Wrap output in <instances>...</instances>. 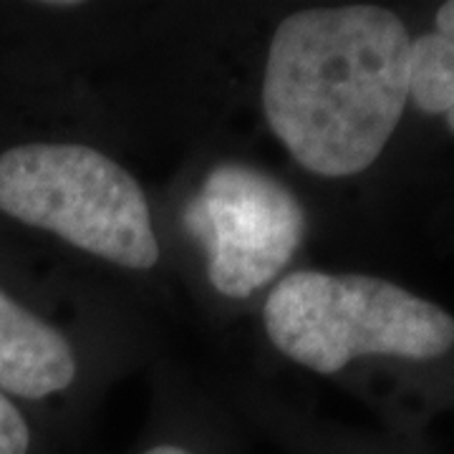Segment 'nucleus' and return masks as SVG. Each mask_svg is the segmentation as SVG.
I'll return each instance as SVG.
<instances>
[{
  "mask_svg": "<svg viewBox=\"0 0 454 454\" xmlns=\"http://www.w3.org/2000/svg\"><path fill=\"white\" fill-rule=\"evenodd\" d=\"M409 31L389 8L295 11L273 33L262 109L278 142L318 177L369 169L409 101Z\"/></svg>",
  "mask_w": 454,
  "mask_h": 454,
  "instance_id": "nucleus-1",
  "label": "nucleus"
},
{
  "mask_svg": "<svg viewBox=\"0 0 454 454\" xmlns=\"http://www.w3.org/2000/svg\"><path fill=\"white\" fill-rule=\"evenodd\" d=\"M31 452V427L18 406L0 391V454Z\"/></svg>",
  "mask_w": 454,
  "mask_h": 454,
  "instance_id": "nucleus-7",
  "label": "nucleus"
},
{
  "mask_svg": "<svg viewBox=\"0 0 454 454\" xmlns=\"http://www.w3.org/2000/svg\"><path fill=\"white\" fill-rule=\"evenodd\" d=\"M187 223L210 253L212 286L227 298H245L273 280L306 230L291 190L243 164L212 172L187 212Z\"/></svg>",
  "mask_w": 454,
  "mask_h": 454,
  "instance_id": "nucleus-4",
  "label": "nucleus"
},
{
  "mask_svg": "<svg viewBox=\"0 0 454 454\" xmlns=\"http://www.w3.org/2000/svg\"><path fill=\"white\" fill-rule=\"evenodd\" d=\"M76 379L71 343L0 291V391L43 399Z\"/></svg>",
  "mask_w": 454,
  "mask_h": 454,
  "instance_id": "nucleus-5",
  "label": "nucleus"
},
{
  "mask_svg": "<svg viewBox=\"0 0 454 454\" xmlns=\"http://www.w3.org/2000/svg\"><path fill=\"white\" fill-rule=\"evenodd\" d=\"M434 23H437L439 35H444L447 41H452L454 43V0L444 3V5H439Z\"/></svg>",
  "mask_w": 454,
  "mask_h": 454,
  "instance_id": "nucleus-8",
  "label": "nucleus"
},
{
  "mask_svg": "<svg viewBox=\"0 0 454 454\" xmlns=\"http://www.w3.org/2000/svg\"><path fill=\"white\" fill-rule=\"evenodd\" d=\"M46 8H76L79 3H68V0H61V3H43Z\"/></svg>",
  "mask_w": 454,
  "mask_h": 454,
  "instance_id": "nucleus-10",
  "label": "nucleus"
},
{
  "mask_svg": "<svg viewBox=\"0 0 454 454\" xmlns=\"http://www.w3.org/2000/svg\"><path fill=\"white\" fill-rule=\"evenodd\" d=\"M409 97L427 114H447L454 106V43L437 31L411 41Z\"/></svg>",
  "mask_w": 454,
  "mask_h": 454,
  "instance_id": "nucleus-6",
  "label": "nucleus"
},
{
  "mask_svg": "<svg viewBox=\"0 0 454 454\" xmlns=\"http://www.w3.org/2000/svg\"><path fill=\"white\" fill-rule=\"evenodd\" d=\"M142 454H197L195 450L184 447V444H177V442H160V444H152L146 447Z\"/></svg>",
  "mask_w": 454,
  "mask_h": 454,
  "instance_id": "nucleus-9",
  "label": "nucleus"
},
{
  "mask_svg": "<svg viewBox=\"0 0 454 454\" xmlns=\"http://www.w3.org/2000/svg\"><path fill=\"white\" fill-rule=\"evenodd\" d=\"M265 333L280 354L318 373H336L358 356L432 361L454 346L444 309L384 278L298 270L270 291Z\"/></svg>",
  "mask_w": 454,
  "mask_h": 454,
  "instance_id": "nucleus-2",
  "label": "nucleus"
},
{
  "mask_svg": "<svg viewBox=\"0 0 454 454\" xmlns=\"http://www.w3.org/2000/svg\"><path fill=\"white\" fill-rule=\"evenodd\" d=\"M0 212L121 268L149 270L160 262L139 182L94 146L23 145L3 152Z\"/></svg>",
  "mask_w": 454,
  "mask_h": 454,
  "instance_id": "nucleus-3",
  "label": "nucleus"
},
{
  "mask_svg": "<svg viewBox=\"0 0 454 454\" xmlns=\"http://www.w3.org/2000/svg\"><path fill=\"white\" fill-rule=\"evenodd\" d=\"M444 116H447V124H450V129L454 131V106H452V109H450V112L444 114Z\"/></svg>",
  "mask_w": 454,
  "mask_h": 454,
  "instance_id": "nucleus-11",
  "label": "nucleus"
}]
</instances>
